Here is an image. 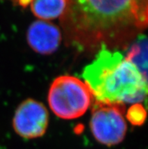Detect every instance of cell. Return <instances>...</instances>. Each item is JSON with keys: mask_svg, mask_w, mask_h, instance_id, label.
<instances>
[{"mask_svg": "<svg viewBox=\"0 0 148 149\" xmlns=\"http://www.w3.org/2000/svg\"><path fill=\"white\" fill-rule=\"evenodd\" d=\"M32 12L42 21H49L60 17L66 8L65 0H32Z\"/></svg>", "mask_w": 148, "mask_h": 149, "instance_id": "7", "label": "cell"}, {"mask_svg": "<svg viewBox=\"0 0 148 149\" xmlns=\"http://www.w3.org/2000/svg\"><path fill=\"white\" fill-rule=\"evenodd\" d=\"M60 23L82 49L127 42L147 26L148 0H65Z\"/></svg>", "mask_w": 148, "mask_h": 149, "instance_id": "1", "label": "cell"}, {"mask_svg": "<svg viewBox=\"0 0 148 149\" xmlns=\"http://www.w3.org/2000/svg\"><path fill=\"white\" fill-rule=\"evenodd\" d=\"M147 113L145 108L140 103L133 104L128 109L126 117L134 126H141L146 120Z\"/></svg>", "mask_w": 148, "mask_h": 149, "instance_id": "9", "label": "cell"}, {"mask_svg": "<svg viewBox=\"0 0 148 149\" xmlns=\"http://www.w3.org/2000/svg\"><path fill=\"white\" fill-rule=\"evenodd\" d=\"M11 1L15 2V3L19 5V6H21L23 7H26L28 5H30L32 0H11Z\"/></svg>", "mask_w": 148, "mask_h": 149, "instance_id": "10", "label": "cell"}, {"mask_svg": "<svg viewBox=\"0 0 148 149\" xmlns=\"http://www.w3.org/2000/svg\"><path fill=\"white\" fill-rule=\"evenodd\" d=\"M120 105L96 103L90 120L92 133L98 142L107 146L118 145L123 141L127 123Z\"/></svg>", "mask_w": 148, "mask_h": 149, "instance_id": "4", "label": "cell"}, {"mask_svg": "<svg viewBox=\"0 0 148 149\" xmlns=\"http://www.w3.org/2000/svg\"><path fill=\"white\" fill-rule=\"evenodd\" d=\"M138 40L130 48L126 57L147 77V39L145 36H140Z\"/></svg>", "mask_w": 148, "mask_h": 149, "instance_id": "8", "label": "cell"}, {"mask_svg": "<svg viewBox=\"0 0 148 149\" xmlns=\"http://www.w3.org/2000/svg\"><path fill=\"white\" fill-rule=\"evenodd\" d=\"M84 82L96 103L123 106L138 104L147 94V79L138 68L119 51L106 45L83 73Z\"/></svg>", "mask_w": 148, "mask_h": 149, "instance_id": "2", "label": "cell"}, {"mask_svg": "<svg viewBox=\"0 0 148 149\" xmlns=\"http://www.w3.org/2000/svg\"><path fill=\"white\" fill-rule=\"evenodd\" d=\"M49 114L42 103L28 98L19 104L13 117V128L22 138L42 137L48 129Z\"/></svg>", "mask_w": 148, "mask_h": 149, "instance_id": "5", "label": "cell"}, {"mask_svg": "<svg viewBox=\"0 0 148 149\" xmlns=\"http://www.w3.org/2000/svg\"><path fill=\"white\" fill-rule=\"evenodd\" d=\"M92 94L84 81L69 75L60 76L49 88L48 102L53 113L64 120L82 117L91 105Z\"/></svg>", "mask_w": 148, "mask_h": 149, "instance_id": "3", "label": "cell"}, {"mask_svg": "<svg viewBox=\"0 0 148 149\" xmlns=\"http://www.w3.org/2000/svg\"><path fill=\"white\" fill-rule=\"evenodd\" d=\"M26 39L34 52L42 55H51L60 46L62 34L60 29L54 24L39 20L29 26Z\"/></svg>", "mask_w": 148, "mask_h": 149, "instance_id": "6", "label": "cell"}]
</instances>
